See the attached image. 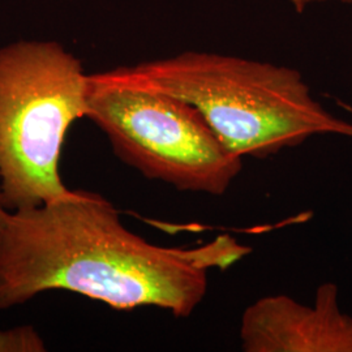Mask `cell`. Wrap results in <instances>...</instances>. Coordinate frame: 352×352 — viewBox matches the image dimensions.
<instances>
[{
	"mask_svg": "<svg viewBox=\"0 0 352 352\" xmlns=\"http://www.w3.org/2000/svg\"><path fill=\"white\" fill-rule=\"evenodd\" d=\"M227 234L196 247H164L126 228L100 193L8 215L0 232V311L52 289L71 291L118 311L155 307L187 318L201 304L209 272L251 253Z\"/></svg>",
	"mask_w": 352,
	"mask_h": 352,
	"instance_id": "1",
	"label": "cell"
},
{
	"mask_svg": "<svg viewBox=\"0 0 352 352\" xmlns=\"http://www.w3.org/2000/svg\"><path fill=\"white\" fill-rule=\"evenodd\" d=\"M90 77L187 102L218 139L243 158L265 160L317 135L352 139V123L329 113L314 98L302 74L285 65L184 51Z\"/></svg>",
	"mask_w": 352,
	"mask_h": 352,
	"instance_id": "2",
	"label": "cell"
},
{
	"mask_svg": "<svg viewBox=\"0 0 352 352\" xmlns=\"http://www.w3.org/2000/svg\"><path fill=\"white\" fill-rule=\"evenodd\" d=\"M88 77L55 41L0 47V192L10 212L72 193L59 164L68 129L87 118Z\"/></svg>",
	"mask_w": 352,
	"mask_h": 352,
	"instance_id": "3",
	"label": "cell"
},
{
	"mask_svg": "<svg viewBox=\"0 0 352 352\" xmlns=\"http://www.w3.org/2000/svg\"><path fill=\"white\" fill-rule=\"evenodd\" d=\"M89 80L87 118L113 154L149 180L180 192L225 195L243 170V157L218 139L197 109L144 89Z\"/></svg>",
	"mask_w": 352,
	"mask_h": 352,
	"instance_id": "4",
	"label": "cell"
},
{
	"mask_svg": "<svg viewBox=\"0 0 352 352\" xmlns=\"http://www.w3.org/2000/svg\"><path fill=\"white\" fill-rule=\"evenodd\" d=\"M340 289L327 282L314 307L289 295H267L248 305L240 320L245 352H352V317L340 308Z\"/></svg>",
	"mask_w": 352,
	"mask_h": 352,
	"instance_id": "5",
	"label": "cell"
},
{
	"mask_svg": "<svg viewBox=\"0 0 352 352\" xmlns=\"http://www.w3.org/2000/svg\"><path fill=\"white\" fill-rule=\"evenodd\" d=\"M46 350L45 340L32 325L0 330V352H45Z\"/></svg>",
	"mask_w": 352,
	"mask_h": 352,
	"instance_id": "6",
	"label": "cell"
},
{
	"mask_svg": "<svg viewBox=\"0 0 352 352\" xmlns=\"http://www.w3.org/2000/svg\"><path fill=\"white\" fill-rule=\"evenodd\" d=\"M10 210L6 208L4 202H3V197H1V192H0V232L1 230L6 226L7 223V219H8V215H10Z\"/></svg>",
	"mask_w": 352,
	"mask_h": 352,
	"instance_id": "7",
	"label": "cell"
},
{
	"mask_svg": "<svg viewBox=\"0 0 352 352\" xmlns=\"http://www.w3.org/2000/svg\"><path fill=\"white\" fill-rule=\"evenodd\" d=\"M320 1H327V0H300V4H302V11L305 10V7H308L309 4L312 3H320ZM342 3H352V0H340Z\"/></svg>",
	"mask_w": 352,
	"mask_h": 352,
	"instance_id": "8",
	"label": "cell"
},
{
	"mask_svg": "<svg viewBox=\"0 0 352 352\" xmlns=\"http://www.w3.org/2000/svg\"><path fill=\"white\" fill-rule=\"evenodd\" d=\"M289 3L292 4V7L295 8L296 12H302V4H300V0H289Z\"/></svg>",
	"mask_w": 352,
	"mask_h": 352,
	"instance_id": "9",
	"label": "cell"
}]
</instances>
